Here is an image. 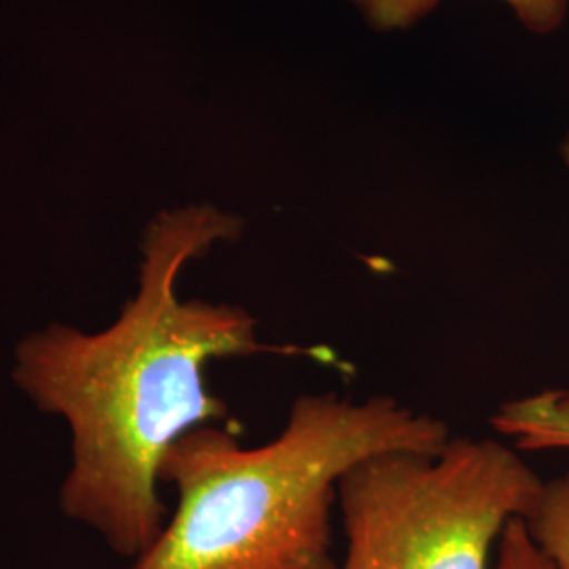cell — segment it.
<instances>
[{
  "mask_svg": "<svg viewBox=\"0 0 569 569\" xmlns=\"http://www.w3.org/2000/svg\"><path fill=\"white\" fill-rule=\"evenodd\" d=\"M241 232L243 220L213 204L161 211L143 234L138 291L110 326L91 333L49 323L16 346L13 382L72 435L63 515L127 559L150 549L167 523L164 453L186 432L228 418L207 367L258 355L342 366L329 348L264 342L243 306L178 296L183 266Z\"/></svg>",
  "mask_w": 569,
  "mask_h": 569,
  "instance_id": "cell-1",
  "label": "cell"
},
{
  "mask_svg": "<svg viewBox=\"0 0 569 569\" xmlns=\"http://www.w3.org/2000/svg\"><path fill=\"white\" fill-rule=\"evenodd\" d=\"M443 420L395 397H298L283 430L244 448L218 425L182 435L161 465L178 505L131 569H336L331 512L346 472L385 451L435 453Z\"/></svg>",
  "mask_w": 569,
  "mask_h": 569,
  "instance_id": "cell-2",
  "label": "cell"
},
{
  "mask_svg": "<svg viewBox=\"0 0 569 569\" xmlns=\"http://www.w3.org/2000/svg\"><path fill=\"white\" fill-rule=\"evenodd\" d=\"M542 488L498 439L378 453L338 483L346 549L336 569H493L505 529L528 519Z\"/></svg>",
  "mask_w": 569,
  "mask_h": 569,
  "instance_id": "cell-3",
  "label": "cell"
},
{
  "mask_svg": "<svg viewBox=\"0 0 569 569\" xmlns=\"http://www.w3.org/2000/svg\"><path fill=\"white\" fill-rule=\"evenodd\" d=\"M491 427L519 451H569V388H545L507 401Z\"/></svg>",
  "mask_w": 569,
  "mask_h": 569,
  "instance_id": "cell-4",
  "label": "cell"
},
{
  "mask_svg": "<svg viewBox=\"0 0 569 569\" xmlns=\"http://www.w3.org/2000/svg\"><path fill=\"white\" fill-rule=\"evenodd\" d=\"M369 28L378 32L407 30L425 20L439 0H350ZM533 34H552L568 18L569 0H502Z\"/></svg>",
  "mask_w": 569,
  "mask_h": 569,
  "instance_id": "cell-5",
  "label": "cell"
},
{
  "mask_svg": "<svg viewBox=\"0 0 569 569\" xmlns=\"http://www.w3.org/2000/svg\"><path fill=\"white\" fill-rule=\"evenodd\" d=\"M526 523L555 568L569 569V470L545 481Z\"/></svg>",
  "mask_w": 569,
  "mask_h": 569,
  "instance_id": "cell-6",
  "label": "cell"
},
{
  "mask_svg": "<svg viewBox=\"0 0 569 569\" xmlns=\"http://www.w3.org/2000/svg\"><path fill=\"white\" fill-rule=\"evenodd\" d=\"M493 569H557L536 545L526 519L510 521L496 550Z\"/></svg>",
  "mask_w": 569,
  "mask_h": 569,
  "instance_id": "cell-7",
  "label": "cell"
},
{
  "mask_svg": "<svg viewBox=\"0 0 569 569\" xmlns=\"http://www.w3.org/2000/svg\"><path fill=\"white\" fill-rule=\"evenodd\" d=\"M561 157H563V161L569 167V136L566 138V142L561 143Z\"/></svg>",
  "mask_w": 569,
  "mask_h": 569,
  "instance_id": "cell-8",
  "label": "cell"
}]
</instances>
